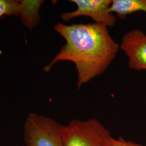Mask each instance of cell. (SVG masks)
I'll list each match as a JSON object with an SVG mask.
<instances>
[{
  "instance_id": "obj_1",
  "label": "cell",
  "mask_w": 146,
  "mask_h": 146,
  "mask_svg": "<svg viewBox=\"0 0 146 146\" xmlns=\"http://www.w3.org/2000/svg\"><path fill=\"white\" fill-rule=\"evenodd\" d=\"M54 29L66 43L43 70L49 72L60 61L73 63L78 73V89L104 73L120 48L110 35L108 27L102 25L58 23Z\"/></svg>"
},
{
  "instance_id": "obj_2",
  "label": "cell",
  "mask_w": 146,
  "mask_h": 146,
  "mask_svg": "<svg viewBox=\"0 0 146 146\" xmlns=\"http://www.w3.org/2000/svg\"><path fill=\"white\" fill-rule=\"evenodd\" d=\"M110 131L96 119H73L64 125L63 146H108Z\"/></svg>"
},
{
  "instance_id": "obj_3",
  "label": "cell",
  "mask_w": 146,
  "mask_h": 146,
  "mask_svg": "<svg viewBox=\"0 0 146 146\" xmlns=\"http://www.w3.org/2000/svg\"><path fill=\"white\" fill-rule=\"evenodd\" d=\"M64 125L44 115L31 113L24 125L27 146H63Z\"/></svg>"
},
{
  "instance_id": "obj_4",
  "label": "cell",
  "mask_w": 146,
  "mask_h": 146,
  "mask_svg": "<svg viewBox=\"0 0 146 146\" xmlns=\"http://www.w3.org/2000/svg\"><path fill=\"white\" fill-rule=\"evenodd\" d=\"M77 5L75 11L60 15L63 21L68 22L80 16L90 17L95 23L108 27L114 26L117 19L110 11L111 0H71Z\"/></svg>"
},
{
  "instance_id": "obj_5",
  "label": "cell",
  "mask_w": 146,
  "mask_h": 146,
  "mask_svg": "<svg viewBox=\"0 0 146 146\" xmlns=\"http://www.w3.org/2000/svg\"><path fill=\"white\" fill-rule=\"evenodd\" d=\"M120 48L128 58L129 68L146 70V34L138 29L126 33L122 38Z\"/></svg>"
},
{
  "instance_id": "obj_6",
  "label": "cell",
  "mask_w": 146,
  "mask_h": 146,
  "mask_svg": "<svg viewBox=\"0 0 146 146\" xmlns=\"http://www.w3.org/2000/svg\"><path fill=\"white\" fill-rule=\"evenodd\" d=\"M42 0H20L21 11L19 17L23 25L29 29H35L40 24V10L44 3Z\"/></svg>"
},
{
  "instance_id": "obj_7",
  "label": "cell",
  "mask_w": 146,
  "mask_h": 146,
  "mask_svg": "<svg viewBox=\"0 0 146 146\" xmlns=\"http://www.w3.org/2000/svg\"><path fill=\"white\" fill-rule=\"evenodd\" d=\"M111 13H115L121 20L137 11L146 13V0H113L110 7Z\"/></svg>"
},
{
  "instance_id": "obj_8",
  "label": "cell",
  "mask_w": 146,
  "mask_h": 146,
  "mask_svg": "<svg viewBox=\"0 0 146 146\" xmlns=\"http://www.w3.org/2000/svg\"><path fill=\"white\" fill-rule=\"evenodd\" d=\"M20 11V0H0V18L5 16L19 17Z\"/></svg>"
},
{
  "instance_id": "obj_9",
  "label": "cell",
  "mask_w": 146,
  "mask_h": 146,
  "mask_svg": "<svg viewBox=\"0 0 146 146\" xmlns=\"http://www.w3.org/2000/svg\"><path fill=\"white\" fill-rule=\"evenodd\" d=\"M108 146H143L139 143L130 140H126L123 137L120 136L118 139L110 137L108 141Z\"/></svg>"
}]
</instances>
